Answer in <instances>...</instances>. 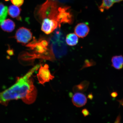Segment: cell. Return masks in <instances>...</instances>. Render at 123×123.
Returning <instances> with one entry per match:
<instances>
[{
  "instance_id": "obj_8",
  "label": "cell",
  "mask_w": 123,
  "mask_h": 123,
  "mask_svg": "<svg viewBox=\"0 0 123 123\" xmlns=\"http://www.w3.org/2000/svg\"><path fill=\"white\" fill-rule=\"evenodd\" d=\"M112 66L114 68L119 70L123 67V56L117 55L112 57L111 59Z\"/></svg>"
},
{
  "instance_id": "obj_18",
  "label": "cell",
  "mask_w": 123,
  "mask_h": 123,
  "mask_svg": "<svg viewBox=\"0 0 123 123\" xmlns=\"http://www.w3.org/2000/svg\"><path fill=\"white\" fill-rule=\"evenodd\" d=\"M118 93L116 92H112L111 94V96L113 98H116L118 96Z\"/></svg>"
},
{
  "instance_id": "obj_6",
  "label": "cell",
  "mask_w": 123,
  "mask_h": 123,
  "mask_svg": "<svg viewBox=\"0 0 123 123\" xmlns=\"http://www.w3.org/2000/svg\"><path fill=\"white\" fill-rule=\"evenodd\" d=\"M72 101L75 106L81 107L86 104L87 99L85 95L83 94L80 92H76L73 96Z\"/></svg>"
},
{
  "instance_id": "obj_7",
  "label": "cell",
  "mask_w": 123,
  "mask_h": 123,
  "mask_svg": "<svg viewBox=\"0 0 123 123\" xmlns=\"http://www.w3.org/2000/svg\"><path fill=\"white\" fill-rule=\"evenodd\" d=\"M0 25L3 30L8 32L13 31L15 27L14 22L10 19L5 20Z\"/></svg>"
},
{
  "instance_id": "obj_9",
  "label": "cell",
  "mask_w": 123,
  "mask_h": 123,
  "mask_svg": "<svg viewBox=\"0 0 123 123\" xmlns=\"http://www.w3.org/2000/svg\"><path fill=\"white\" fill-rule=\"evenodd\" d=\"M90 83L87 81H84L78 85H76L73 87V91L74 93L85 92L88 88Z\"/></svg>"
},
{
  "instance_id": "obj_4",
  "label": "cell",
  "mask_w": 123,
  "mask_h": 123,
  "mask_svg": "<svg viewBox=\"0 0 123 123\" xmlns=\"http://www.w3.org/2000/svg\"><path fill=\"white\" fill-rule=\"evenodd\" d=\"M59 25L57 21L55 20L45 18L42 21L41 29L46 34H49L53 32Z\"/></svg>"
},
{
  "instance_id": "obj_16",
  "label": "cell",
  "mask_w": 123,
  "mask_h": 123,
  "mask_svg": "<svg viewBox=\"0 0 123 123\" xmlns=\"http://www.w3.org/2000/svg\"><path fill=\"white\" fill-rule=\"evenodd\" d=\"M121 117L120 114H119V115L117 117L116 120L114 123H121Z\"/></svg>"
},
{
  "instance_id": "obj_13",
  "label": "cell",
  "mask_w": 123,
  "mask_h": 123,
  "mask_svg": "<svg viewBox=\"0 0 123 123\" xmlns=\"http://www.w3.org/2000/svg\"><path fill=\"white\" fill-rule=\"evenodd\" d=\"M114 2L113 0H103L102 4L99 7V9L101 12L108 10L113 5Z\"/></svg>"
},
{
  "instance_id": "obj_21",
  "label": "cell",
  "mask_w": 123,
  "mask_h": 123,
  "mask_svg": "<svg viewBox=\"0 0 123 123\" xmlns=\"http://www.w3.org/2000/svg\"><path fill=\"white\" fill-rule=\"evenodd\" d=\"M5 0L6 1H9V0Z\"/></svg>"
},
{
  "instance_id": "obj_5",
  "label": "cell",
  "mask_w": 123,
  "mask_h": 123,
  "mask_svg": "<svg viewBox=\"0 0 123 123\" xmlns=\"http://www.w3.org/2000/svg\"><path fill=\"white\" fill-rule=\"evenodd\" d=\"M75 34L80 38H84L88 35L90 31V28L85 23H80L75 26L74 29Z\"/></svg>"
},
{
  "instance_id": "obj_1",
  "label": "cell",
  "mask_w": 123,
  "mask_h": 123,
  "mask_svg": "<svg viewBox=\"0 0 123 123\" xmlns=\"http://www.w3.org/2000/svg\"><path fill=\"white\" fill-rule=\"evenodd\" d=\"M37 65L24 76L17 78L11 86L0 93V104L7 106L10 101L21 99L25 104L33 103L36 100L37 91L31 77L40 67Z\"/></svg>"
},
{
  "instance_id": "obj_12",
  "label": "cell",
  "mask_w": 123,
  "mask_h": 123,
  "mask_svg": "<svg viewBox=\"0 0 123 123\" xmlns=\"http://www.w3.org/2000/svg\"><path fill=\"white\" fill-rule=\"evenodd\" d=\"M8 10L7 6L0 3V25L7 18Z\"/></svg>"
},
{
  "instance_id": "obj_19",
  "label": "cell",
  "mask_w": 123,
  "mask_h": 123,
  "mask_svg": "<svg viewBox=\"0 0 123 123\" xmlns=\"http://www.w3.org/2000/svg\"><path fill=\"white\" fill-rule=\"evenodd\" d=\"M93 96L92 94L91 93H89L87 96V98L90 100H92L93 98Z\"/></svg>"
},
{
  "instance_id": "obj_14",
  "label": "cell",
  "mask_w": 123,
  "mask_h": 123,
  "mask_svg": "<svg viewBox=\"0 0 123 123\" xmlns=\"http://www.w3.org/2000/svg\"><path fill=\"white\" fill-rule=\"evenodd\" d=\"M12 4L18 7L20 6L24 3V0H11Z\"/></svg>"
},
{
  "instance_id": "obj_11",
  "label": "cell",
  "mask_w": 123,
  "mask_h": 123,
  "mask_svg": "<svg viewBox=\"0 0 123 123\" xmlns=\"http://www.w3.org/2000/svg\"><path fill=\"white\" fill-rule=\"evenodd\" d=\"M21 11L20 7L15 5H11L9 8L8 13L12 18H15L19 16Z\"/></svg>"
},
{
  "instance_id": "obj_2",
  "label": "cell",
  "mask_w": 123,
  "mask_h": 123,
  "mask_svg": "<svg viewBox=\"0 0 123 123\" xmlns=\"http://www.w3.org/2000/svg\"><path fill=\"white\" fill-rule=\"evenodd\" d=\"M15 37L18 43L25 44L32 39V34L29 29L21 27L17 30Z\"/></svg>"
},
{
  "instance_id": "obj_10",
  "label": "cell",
  "mask_w": 123,
  "mask_h": 123,
  "mask_svg": "<svg viewBox=\"0 0 123 123\" xmlns=\"http://www.w3.org/2000/svg\"><path fill=\"white\" fill-rule=\"evenodd\" d=\"M78 41V37L75 33H69L66 37V42L69 46L76 45L77 44Z\"/></svg>"
},
{
  "instance_id": "obj_20",
  "label": "cell",
  "mask_w": 123,
  "mask_h": 123,
  "mask_svg": "<svg viewBox=\"0 0 123 123\" xmlns=\"http://www.w3.org/2000/svg\"><path fill=\"white\" fill-rule=\"evenodd\" d=\"M114 2H120V1H122L123 0H113Z\"/></svg>"
},
{
  "instance_id": "obj_15",
  "label": "cell",
  "mask_w": 123,
  "mask_h": 123,
  "mask_svg": "<svg viewBox=\"0 0 123 123\" xmlns=\"http://www.w3.org/2000/svg\"><path fill=\"white\" fill-rule=\"evenodd\" d=\"M82 113L85 117H86L89 115V112L87 109L84 108L82 110Z\"/></svg>"
},
{
  "instance_id": "obj_3",
  "label": "cell",
  "mask_w": 123,
  "mask_h": 123,
  "mask_svg": "<svg viewBox=\"0 0 123 123\" xmlns=\"http://www.w3.org/2000/svg\"><path fill=\"white\" fill-rule=\"evenodd\" d=\"M37 77L39 82L41 84L49 82L54 78L51 74L49 66L47 64H45L44 66L41 65Z\"/></svg>"
},
{
  "instance_id": "obj_17",
  "label": "cell",
  "mask_w": 123,
  "mask_h": 123,
  "mask_svg": "<svg viewBox=\"0 0 123 123\" xmlns=\"http://www.w3.org/2000/svg\"><path fill=\"white\" fill-rule=\"evenodd\" d=\"M87 62H86V66H85L84 67H90V66H91L93 65V62H91V61H86Z\"/></svg>"
}]
</instances>
